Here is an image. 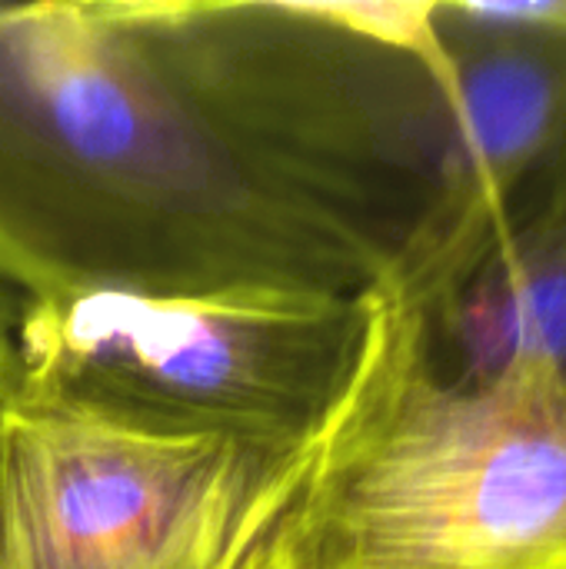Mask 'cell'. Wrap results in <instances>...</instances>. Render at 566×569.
<instances>
[{"label": "cell", "instance_id": "cell-3", "mask_svg": "<svg viewBox=\"0 0 566 569\" xmlns=\"http://www.w3.org/2000/svg\"><path fill=\"white\" fill-rule=\"evenodd\" d=\"M374 320V290L20 300L13 360L153 427L317 447L364 370Z\"/></svg>", "mask_w": 566, "mask_h": 569}, {"label": "cell", "instance_id": "cell-2", "mask_svg": "<svg viewBox=\"0 0 566 569\" xmlns=\"http://www.w3.org/2000/svg\"><path fill=\"white\" fill-rule=\"evenodd\" d=\"M364 370L244 569H566V400L440 370L384 293Z\"/></svg>", "mask_w": 566, "mask_h": 569}, {"label": "cell", "instance_id": "cell-5", "mask_svg": "<svg viewBox=\"0 0 566 569\" xmlns=\"http://www.w3.org/2000/svg\"><path fill=\"white\" fill-rule=\"evenodd\" d=\"M400 307L440 370L534 377L566 400V133L487 240Z\"/></svg>", "mask_w": 566, "mask_h": 569}, {"label": "cell", "instance_id": "cell-1", "mask_svg": "<svg viewBox=\"0 0 566 569\" xmlns=\"http://www.w3.org/2000/svg\"><path fill=\"white\" fill-rule=\"evenodd\" d=\"M370 247L200 90L143 0L0 3V287L370 293Z\"/></svg>", "mask_w": 566, "mask_h": 569}, {"label": "cell", "instance_id": "cell-6", "mask_svg": "<svg viewBox=\"0 0 566 569\" xmlns=\"http://www.w3.org/2000/svg\"><path fill=\"white\" fill-rule=\"evenodd\" d=\"M17 297L0 287V400L13 370V320H17Z\"/></svg>", "mask_w": 566, "mask_h": 569}, {"label": "cell", "instance_id": "cell-4", "mask_svg": "<svg viewBox=\"0 0 566 569\" xmlns=\"http://www.w3.org/2000/svg\"><path fill=\"white\" fill-rule=\"evenodd\" d=\"M314 450L153 427L13 360L0 400V569H244Z\"/></svg>", "mask_w": 566, "mask_h": 569}]
</instances>
